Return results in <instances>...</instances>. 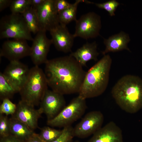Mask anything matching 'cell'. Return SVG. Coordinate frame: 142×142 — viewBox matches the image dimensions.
<instances>
[{"label": "cell", "instance_id": "6da1fadb", "mask_svg": "<svg viewBox=\"0 0 142 142\" xmlns=\"http://www.w3.org/2000/svg\"><path fill=\"white\" fill-rule=\"evenodd\" d=\"M44 73L48 85L63 95L79 93L86 72L70 55L48 60Z\"/></svg>", "mask_w": 142, "mask_h": 142}, {"label": "cell", "instance_id": "7a4b0ae2", "mask_svg": "<svg viewBox=\"0 0 142 142\" xmlns=\"http://www.w3.org/2000/svg\"><path fill=\"white\" fill-rule=\"evenodd\" d=\"M111 94L117 105L127 113H134L142 106V82L134 75L121 77L113 87Z\"/></svg>", "mask_w": 142, "mask_h": 142}, {"label": "cell", "instance_id": "3957f363", "mask_svg": "<svg viewBox=\"0 0 142 142\" xmlns=\"http://www.w3.org/2000/svg\"><path fill=\"white\" fill-rule=\"evenodd\" d=\"M112 61L110 55L106 54L86 72L79 95L86 99L104 93L108 84Z\"/></svg>", "mask_w": 142, "mask_h": 142}, {"label": "cell", "instance_id": "277c9868", "mask_svg": "<svg viewBox=\"0 0 142 142\" xmlns=\"http://www.w3.org/2000/svg\"><path fill=\"white\" fill-rule=\"evenodd\" d=\"M44 72L39 66L30 69L27 78L19 93L21 100L34 106L38 105L48 89Z\"/></svg>", "mask_w": 142, "mask_h": 142}, {"label": "cell", "instance_id": "5b68a950", "mask_svg": "<svg viewBox=\"0 0 142 142\" xmlns=\"http://www.w3.org/2000/svg\"><path fill=\"white\" fill-rule=\"evenodd\" d=\"M31 33L22 14L11 13L1 18V39L12 38L32 41Z\"/></svg>", "mask_w": 142, "mask_h": 142}, {"label": "cell", "instance_id": "8992f818", "mask_svg": "<svg viewBox=\"0 0 142 142\" xmlns=\"http://www.w3.org/2000/svg\"><path fill=\"white\" fill-rule=\"evenodd\" d=\"M85 99L79 95L74 98L55 117L48 120L47 124L63 128L71 125L84 113L87 108Z\"/></svg>", "mask_w": 142, "mask_h": 142}, {"label": "cell", "instance_id": "52a82bcc", "mask_svg": "<svg viewBox=\"0 0 142 142\" xmlns=\"http://www.w3.org/2000/svg\"><path fill=\"white\" fill-rule=\"evenodd\" d=\"M75 38L84 39L95 38L99 35L101 28L100 16L95 13L89 12L82 15L75 21Z\"/></svg>", "mask_w": 142, "mask_h": 142}, {"label": "cell", "instance_id": "ba28073f", "mask_svg": "<svg viewBox=\"0 0 142 142\" xmlns=\"http://www.w3.org/2000/svg\"><path fill=\"white\" fill-rule=\"evenodd\" d=\"M104 121V115L101 111L88 112L73 128L74 136L84 138L93 135L102 127Z\"/></svg>", "mask_w": 142, "mask_h": 142}, {"label": "cell", "instance_id": "9c48e42d", "mask_svg": "<svg viewBox=\"0 0 142 142\" xmlns=\"http://www.w3.org/2000/svg\"><path fill=\"white\" fill-rule=\"evenodd\" d=\"M31 48L27 40L22 39L8 40L4 42L0 50V56L3 57L10 62L19 61L30 56Z\"/></svg>", "mask_w": 142, "mask_h": 142}, {"label": "cell", "instance_id": "30bf717a", "mask_svg": "<svg viewBox=\"0 0 142 142\" xmlns=\"http://www.w3.org/2000/svg\"><path fill=\"white\" fill-rule=\"evenodd\" d=\"M30 69L19 61L10 62L2 73L8 82L19 92L28 76Z\"/></svg>", "mask_w": 142, "mask_h": 142}, {"label": "cell", "instance_id": "8fae6325", "mask_svg": "<svg viewBox=\"0 0 142 142\" xmlns=\"http://www.w3.org/2000/svg\"><path fill=\"white\" fill-rule=\"evenodd\" d=\"M32 41L30 56L33 63L37 66L45 64L48 60L47 57L52 44L51 39L47 37L46 31L40 30Z\"/></svg>", "mask_w": 142, "mask_h": 142}, {"label": "cell", "instance_id": "7c38bea8", "mask_svg": "<svg viewBox=\"0 0 142 142\" xmlns=\"http://www.w3.org/2000/svg\"><path fill=\"white\" fill-rule=\"evenodd\" d=\"M40 30L49 32L59 25L58 14L54 4V0H45L41 6L36 9Z\"/></svg>", "mask_w": 142, "mask_h": 142}, {"label": "cell", "instance_id": "4fadbf2b", "mask_svg": "<svg viewBox=\"0 0 142 142\" xmlns=\"http://www.w3.org/2000/svg\"><path fill=\"white\" fill-rule=\"evenodd\" d=\"M63 95L52 90L47 89L40 103V108L46 115L48 120L52 119L65 107Z\"/></svg>", "mask_w": 142, "mask_h": 142}, {"label": "cell", "instance_id": "5bb4252c", "mask_svg": "<svg viewBox=\"0 0 142 142\" xmlns=\"http://www.w3.org/2000/svg\"><path fill=\"white\" fill-rule=\"evenodd\" d=\"M43 113L40 108L36 109L34 106L21 100L17 105L16 111L12 117L23 123L33 130L37 128L38 120Z\"/></svg>", "mask_w": 142, "mask_h": 142}, {"label": "cell", "instance_id": "9a60e30c", "mask_svg": "<svg viewBox=\"0 0 142 142\" xmlns=\"http://www.w3.org/2000/svg\"><path fill=\"white\" fill-rule=\"evenodd\" d=\"M49 32L52 44L58 50L64 53L71 52L75 37L69 32L66 26L59 24Z\"/></svg>", "mask_w": 142, "mask_h": 142}, {"label": "cell", "instance_id": "2e32d148", "mask_svg": "<svg viewBox=\"0 0 142 142\" xmlns=\"http://www.w3.org/2000/svg\"><path fill=\"white\" fill-rule=\"evenodd\" d=\"M88 142H124L122 131L111 121L94 134Z\"/></svg>", "mask_w": 142, "mask_h": 142}, {"label": "cell", "instance_id": "e0dca14e", "mask_svg": "<svg viewBox=\"0 0 142 142\" xmlns=\"http://www.w3.org/2000/svg\"><path fill=\"white\" fill-rule=\"evenodd\" d=\"M130 40L129 35L122 31L107 39H104V43L105 48L102 52V54L104 55L109 52H116L124 50L130 52L128 46Z\"/></svg>", "mask_w": 142, "mask_h": 142}, {"label": "cell", "instance_id": "ac0fdd59", "mask_svg": "<svg viewBox=\"0 0 142 142\" xmlns=\"http://www.w3.org/2000/svg\"><path fill=\"white\" fill-rule=\"evenodd\" d=\"M99 55L97 44L94 41L86 43L75 51L71 52L69 55L83 67L85 66L87 62L90 60L97 61Z\"/></svg>", "mask_w": 142, "mask_h": 142}, {"label": "cell", "instance_id": "d6986e66", "mask_svg": "<svg viewBox=\"0 0 142 142\" xmlns=\"http://www.w3.org/2000/svg\"><path fill=\"white\" fill-rule=\"evenodd\" d=\"M10 134L21 141L25 142L35 133L27 125L13 117L9 119Z\"/></svg>", "mask_w": 142, "mask_h": 142}, {"label": "cell", "instance_id": "ffe728a7", "mask_svg": "<svg viewBox=\"0 0 142 142\" xmlns=\"http://www.w3.org/2000/svg\"><path fill=\"white\" fill-rule=\"evenodd\" d=\"M81 2L93 3V2L84 0H77L68 8L58 13V18L60 25L66 26L70 22L76 21L77 8L79 4Z\"/></svg>", "mask_w": 142, "mask_h": 142}, {"label": "cell", "instance_id": "44dd1931", "mask_svg": "<svg viewBox=\"0 0 142 142\" xmlns=\"http://www.w3.org/2000/svg\"><path fill=\"white\" fill-rule=\"evenodd\" d=\"M22 14L31 32L37 34L39 29L36 10L31 6Z\"/></svg>", "mask_w": 142, "mask_h": 142}, {"label": "cell", "instance_id": "7402d4cb", "mask_svg": "<svg viewBox=\"0 0 142 142\" xmlns=\"http://www.w3.org/2000/svg\"><path fill=\"white\" fill-rule=\"evenodd\" d=\"M17 93L4 77L2 72L0 73V97L2 100L11 98Z\"/></svg>", "mask_w": 142, "mask_h": 142}, {"label": "cell", "instance_id": "603a6c76", "mask_svg": "<svg viewBox=\"0 0 142 142\" xmlns=\"http://www.w3.org/2000/svg\"><path fill=\"white\" fill-rule=\"evenodd\" d=\"M62 130L55 129L48 126L44 127L41 130L40 137L44 142H53L61 135Z\"/></svg>", "mask_w": 142, "mask_h": 142}, {"label": "cell", "instance_id": "cb8c5ba5", "mask_svg": "<svg viewBox=\"0 0 142 142\" xmlns=\"http://www.w3.org/2000/svg\"><path fill=\"white\" fill-rule=\"evenodd\" d=\"M31 6V0H13L10 8L11 13L22 14Z\"/></svg>", "mask_w": 142, "mask_h": 142}, {"label": "cell", "instance_id": "d4e9b609", "mask_svg": "<svg viewBox=\"0 0 142 142\" xmlns=\"http://www.w3.org/2000/svg\"><path fill=\"white\" fill-rule=\"evenodd\" d=\"M17 108V105L12 103L9 99H5L2 100L0 106V114H4L6 115H13Z\"/></svg>", "mask_w": 142, "mask_h": 142}, {"label": "cell", "instance_id": "484cf974", "mask_svg": "<svg viewBox=\"0 0 142 142\" xmlns=\"http://www.w3.org/2000/svg\"><path fill=\"white\" fill-rule=\"evenodd\" d=\"M98 8L103 9L108 12L111 16L115 15V12L120 3L115 0H111L104 3H95Z\"/></svg>", "mask_w": 142, "mask_h": 142}, {"label": "cell", "instance_id": "4316f807", "mask_svg": "<svg viewBox=\"0 0 142 142\" xmlns=\"http://www.w3.org/2000/svg\"><path fill=\"white\" fill-rule=\"evenodd\" d=\"M10 123L9 119L6 115L0 114V136L3 137L10 135Z\"/></svg>", "mask_w": 142, "mask_h": 142}, {"label": "cell", "instance_id": "83f0119b", "mask_svg": "<svg viewBox=\"0 0 142 142\" xmlns=\"http://www.w3.org/2000/svg\"><path fill=\"white\" fill-rule=\"evenodd\" d=\"M73 128L71 125L63 128L61 135L53 142H72L74 136Z\"/></svg>", "mask_w": 142, "mask_h": 142}, {"label": "cell", "instance_id": "f1b7e54d", "mask_svg": "<svg viewBox=\"0 0 142 142\" xmlns=\"http://www.w3.org/2000/svg\"><path fill=\"white\" fill-rule=\"evenodd\" d=\"M65 0H54V4L58 14L69 7L71 4Z\"/></svg>", "mask_w": 142, "mask_h": 142}, {"label": "cell", "instance_id": "f546056e", "mask_svg": "<svg viewBox=\"0 0 142 142\" xmlns=\"http://www.w3.org/2000/svg\"><path fill=\"white\" fill-rule=\"evenodd\" d=\"M0 142H23L14 136L9 135L3 137H0Z\"/></svg>", "mask_w": 142, "mask_h": 142}, {"label": "cell", "instance_id": "4dcf8cb0", "mask_svg": "<svg viewBox=\"0 0 142 142\" xmlns=\"http://www.w3.org/2000/svg\"><path fill=\"white\" fill-rule=\"evenodd\" d=\"M12 0H0V12L10 6Z\"/></svg>", "mask_w": 142, "mask_h": 142}, {"label": "cell", "instance_id": "1f68e13d", "mask_svg": "<svg viewBox=\"0 0 142 142\" xmlns=\"http://www.w3.org/2000/svg\"><path fill=\"white\" fill-rule=\"evenodd\" d=\"M25 142H44L40 137L39 135L35 133Z\"/></svg>", "mask_w": 142, "mask_h": 142}, {"label": "cell", "instance_id": "d6a6232c", "mask_svg": "<svg viewBox=\"0 0 142 142\" xmlns=\"http://www.w3.org/2000/svg\"><path fill=\"white\" fill-rule=\"evenodd\" d=\"M31 6L36 9L41 6L45 2V0H31Z\"/></svg>", "mask_w": 142, "mask_h": 142}, {"label": "cell", "instance_id": "836d02e7", "mask_svg": "<svg viewBox=\"0 0 142 142\" xmlns=\"http://www.w3.org/2000/svg\"><path fill=\"white\" fill-rule=\"evenodd\" d=\"M79 142L77 141H75V142Z\"/></svg>", "mask_w": 142, "mask_h": 142}]
</instances>
